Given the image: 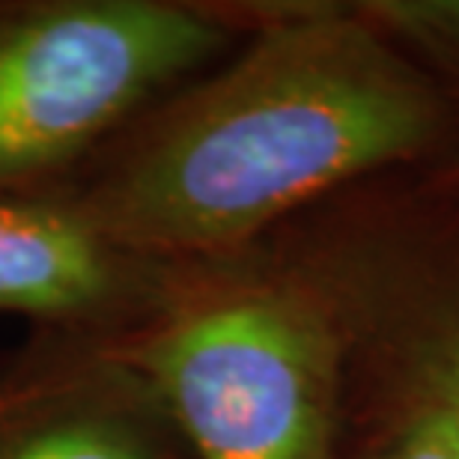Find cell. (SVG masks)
Returning a JSON list of instances; mask_svg holds the SVG:
<instances>
[{
    "label": "cell",
    "mask_w": 459,
    "mask_h": 459,
    "mask_svg": "<svg viewBox=\"0 0 459 459\" xmlns=\"http://www.w3.org/2000/svg\"><path fill=\"white\" fill-rule=\"evenodd\" d=\"M242 39L51 188L155 260L245 251L337 191L427 161L451 102L343 0H215Z\"/></svg>",
    "instance_id": "6da1fadb"
},
{
    "label": "cell",
    "mask_w": 459,
    "mask_h": 459,
    "mask_svg": "<svg viewBox=\"0 0 459 459\" xmlns=\"http://www.w3.org/2000/svg\"><path fill=\"white\" fill-rule=\"evenodd\" d=\"M108 343L152 385L191 459H341L343 337L269 238L177 263L152 314Z\"/></svg>",
    "instance_id": "7a4b0ae2"
},
{
    "label": "cell",
    "mask_w": 459,
    "mask_h": 459,
    "mask_svg": "<svg viewBox=\"0 0 459 459\" xmlns=\"http://www.w3.org/2000/svg\"><path fill=\"white\" fill-rule=\"evenodd\" d=\"M265 238L343 337V442L411 433L459 459V168L379 173Z\"/></svg>",
    "instance_id": "3957f363"
},
{
    "label": "cell",
    "mask_w": 459,
    "mask_h": 459,
    "mask_svg": "<svg viewBox=\"0 0 459 459\" xmlns=\"http://www.w3.org/2000/svg\"><path fill=\"white\" fill-rule=\"evenodd\" d=\"M236 42L215 0L0 4V195L63 186Z\"/></svg>",
    "instance_id": "277c9868"
},
{
    "label": "cell",
    "mask_w": 459,
    "mask_h": 459,
    "mask_svg": "<svg viewBox=\"0 0 459 459\" xmlns=\"http://www.w3.org/2000/svg\"><path fill=\"white\" fill-rule=\"evenodd\" d=\"M173 269L117 242L60 195H0V310L48 334H128L161 301Z\"/></svg>",
    "instance_id": "5b68a950"
},
{
    "label": "cell",
    "mask_w": 459,
    "mask_h": 459,
    "mask_svg": "<svg viewBox=\"0 0 459 459\" xmlns=\"http://www.w3.org/2000/svg\"><path fill=\"white\" fill-rule=\"evenodd\" d=\"M0 459H191L159 394L108 341L48 334L0 379Z\"/></svg>",
    "instance_id": "8992f818"
},
{
    "label": "cell",
    "mask_w": 459,
    "mask_h": 459,
    "mask_svg": "<svg viewBox=\"0 0 459 459\" xmlns=\"http://www.w3.org/2000/svg\"><path fill=\"white\" fill-rule=\"evenodd\" d=\"M358 18L394 48L459 72V0H352Z\"/></svg>",
    "instance_id": "52a82bcc"
},
{
    "label": "cell",
    "mask_w": 459,
    "mask_h": 459,
    "mask_svg": "<svg viewBox=\"0 0 459 459\" xmlns=\"http://www.w3.org/2000/svg\"><path fill=\"white\" fill-rule=\"evenodd\" d=\"M341 459H451V456L424 436L397 433V436L346 438Z\"/></svg>",
    "instance_id": "ba28073f"
},
{
    "label": "cell",
    "mask_w": 459,
    "mask_h": 459,
    "mask_svg": "<svg viewBox=\"0 0 459 459\" xmlns=\"http://www.w3.org/2000/svg\"><path fill=\"white\" fill-rule=\"evenodd\" d=\"M447 164H454V168H459V155H456V159H451V161H447Z\"/></svg>",
    "instance_id": "9c48e42d"
}]
</instances>
